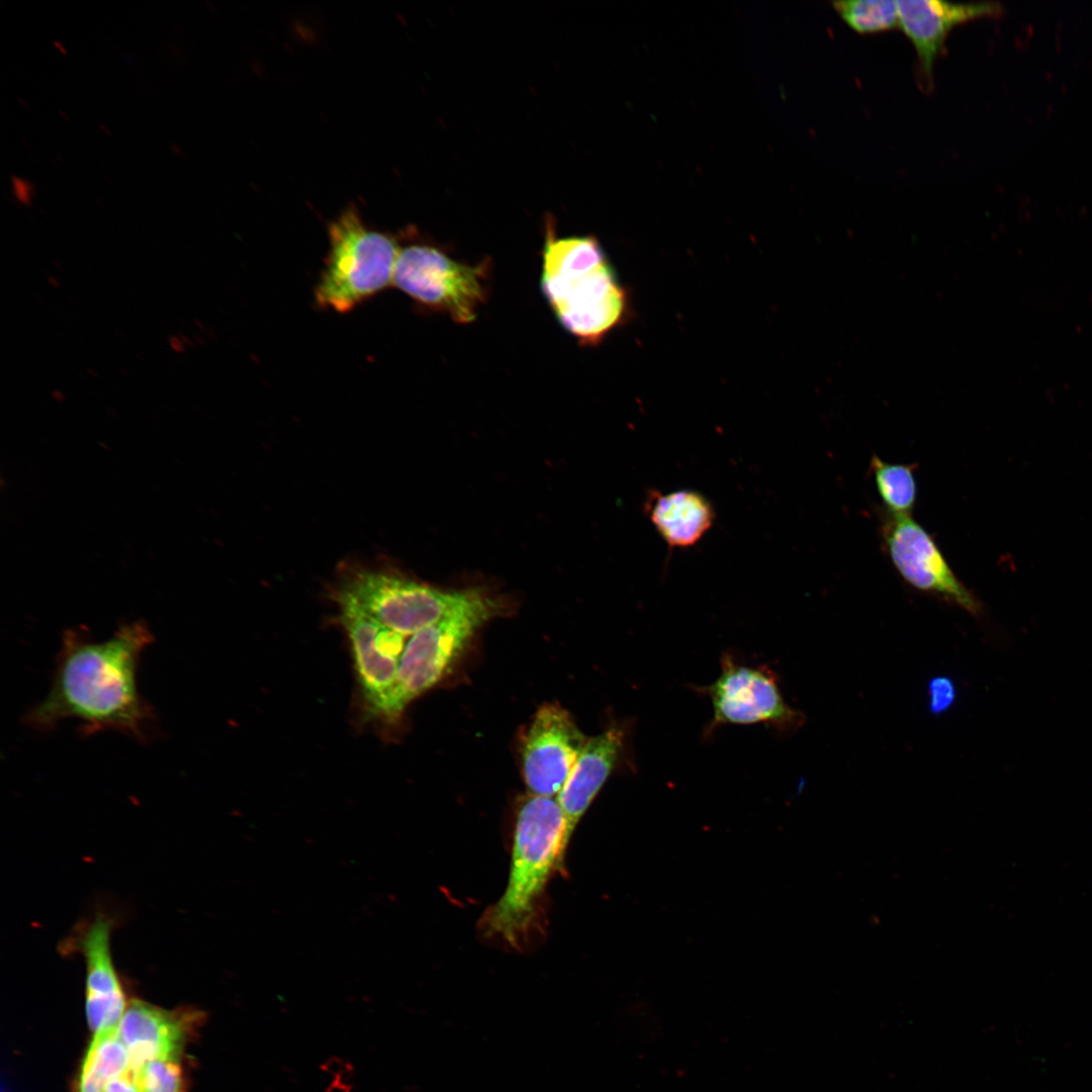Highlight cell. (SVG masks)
Instances as JSON below:
<instances>
[{
  "mask_svg": "<svg viewBox=\"0 0 1092 1092\" xmlns=\"http://www.w3.org/2000/svg\"><path fill=\"white\" fill-rule=\"evenodd\" d=\"M153 642L147 625H121L111 637L94 641L87 633H64L51 689L25 716L38 730L76 719L92 734L117 730L146 740L154 721L152 707L139 692L136 673L144 650Z\"/></svg>",
  "mask_w": 1092,
  "mask_h": 1092,
  "instance_id": "obj_1",
  "label": "cell"
},
{
  "mask_svg": "<svg viewBox=\"0 0 1092 1092\" xmlns=\"http://www.w3.org/2000/svg\"><path fill=\"white\" fill-rule=\"evenodd\" d=\"M541 289L559 324L582 345H598L623 323L628 296L594 236L557 237L546 219Z\"/></svg>",
  "mask_w": 1092,
  "mask_h": 1092,
  "instance_id": "obj_2",
  "label": "cell"
},
{
  "mask_svg": "<svg viewBox=\"0 0 1092 1092\" xmlns=\"http://www.w3.org/2000/svg\"><path fill=\"white\" fill-rule=\"evenodd\" d=\"M565 820L556 797L530 795L516 821L508 886L488 907L479 929L485 938L521 950L540 929L546 885L562 867Z\"/></svg>",
  "mask_w": 1092,
  "mask_h": 1092,
  "instance_id": "obj_3",
  "label": "cell"
},
{
  "mask_svg": "<svg viewBox=\"0 0 1092 1092\" xmlns=\"http://www.w3.org/2000/svg\"><path fill=\"white\" fill-rule=\"evenodd\" d=\"M329 252L314 288L318 307L348 312L392 285L397 240L367 226L350 205L328 225Z\"/></svg>",
  "mask_w": 1092,
  "mask_h": 1092,
  "instance_id": "obj_4",
  "label": "cell"
},
{
  "mask_svg": "<svg viewBox=\"0 0 1092 1092\" xmlns=\"http://www.w3.org/2000/svg\"><path fill=\"white\" fill-rule=\"evenodd\" d=\"M497 609L495 600L485 594L470 606L414 634L404 646L393 687L371 714L388 720L397 718L413 700L441 680L477 629Z\"/></svg>",
  "mask_w": 1092,
  "mask_h": 1092,
  "instance_id": "obj_5",
  "label": "cell"
},
{
  "mask_svg": "<svg viewBox=\"0 0 1092 1092\" xmlns=\"http://www.w3.org/2000/svg\"><path fill=\"white\" fill-rule=\"evenodd\" d=\"M483 595L479 589L443 590L396 573L367 569L352 573L337 593L404 637L470 606Z\"/></svg>",
  "mask_w": 1092,
  "mask_h": 1092,
  "instance_id": "obj_6",
  "label": "cell"
},
{
  "mask_svg": "<svg viewBox=\"0 0 1092 1092\" xmlns=\"http://www.w3.org/2000/svg\"><path fill=\"white\" fill-rule=\"evenodd\" d=\"M489 267L488 260L468 265L433 245L413 243L400 247L392 285L421 306L469 324L485 301Z\"/></svg>",
  "mask_w": 1092,
  "mask_h": 1092,
  "instance_id": "obj_7",
  "label": "cell"
},
{
  "mask_svg": "<svg viewBox=\"0 0 1092 1092\" xmlns=\"http://www.w3.org/2000/svg\"><path fill=\"white\" fill-rule=\"evenodd\" d=\"M696 692L708 697L713 718L706 736L725 724L764 723L783 732L800 728L804 715L784 700L776 675L768 668L737 661L729 652L721 656V673Z\"/></svg>",
  "mask_w": 1092,
  "mask_h": 1092,
  "instance_id": "obj_8",
  "label": "cell"
},
{
  "mask_svg": "<svg viewBox=\"0 0 1092 1092\" xmlns=\"http://www.w3.org/2000/svg\"><path fill=\"white\" fill-rule=\"evenodd\" d=\"M882 535L892 564L908 584L973 616L983 615L982 602L958 578L930 534L911 515L886 512Z\"/></svg>",
  "mask_w": 1092,
  "mask_h": 1092,
  "instance_id": "obj_9",
  "label": "cell"
},
{
  "mask_svg": "<svg viewBox=\"0 0 1092 1092\" xmlns=\"http://www.w3.org/2000/svg\"><path fill=\"white\" fill-rule=\"evenodd\" d=\"M587 739L565 709L541 706L523 743V775L530 795L556 797Z\"/></svg>",
  "mask_w": 1092,
  "mask_h": 1092,
  "instance_id": "obj_10",
  "label": "cell"
},
{
  "mask_svg": "<svg viewBox=\"0 0 1092 1092\" xmlns=\"http://www.w3.org/2000/svg\"><path fill=\"white\" fill-rule=\"evenodd\" d=\"M114 923L109 915L96 914L89 922L81 923L62 945L64 952L84 958L85 1008L94 1034L116 1027L128 1005L111 952Z\"/></svg>",
  "mask_w": 1092,
  "mask_h": 1092,
  "instance_id": "obj_11",
  "label": "cell"
},
{
  "mask_svg": "<svg viewBox=\"0 0 1092 1092\" xmlns=\"http://www.w3.org/2000/svg\"><path fill=\"white\" fill-rule=\"evenodd\" d=\"M336 599L358 680L371 713L396 680L404 636L388 629L350 600L338 596Z\"/></svg>",
  "mask_w": 1092,
  "mask_h": 1092,
  "instance_id": "obj_12",
  "label": "cell"
},
{
  "mask_svg": "<svg viewBox=\"0 0 1092 1092\" xmlns=\"http://www.w3.org/2000/svg\"><path fill=\"white\" fill-rule=\"evenodd\" d=\"M897 6L899 27L916 51L920 80L926 89L932 87L933 66L953 28L976 18L1003 12L1002 5L994 1L899 0Z\"/></svg>",
  "mask_w": 1092,
  "mask_h": 1092,
  "instance_id": "obj_13",
  "label": "cell"
},
{
  "mask_svg": "<svg viewBox=\"0 0 1092 1092\" xmlns=\"http://www.w3.org/2000/svg\"><path fill=\"white\" fill-rule=\"evenodd\" d=\"M627 742L625 726L613 724L585 742L563 788L556 796L565 820L562 855L579 819L617 766Z\"/></svg>",
  "mask_w": 1092,
  "mask_h": 1092,
  "instance_id": "obj_14",
  "label": "cell"
},
{
  "mask_svg": "<svg viewBox=\"0 0 1092 1092\" xmlns=\"http://www.w3.org/2000/svg\"><path fill=\"white\" fill-rule=\"evenodd\" d=\"M193 1014L165 1010L133 999L117 1024L116 1033L135 1067L158 1058L179 1059L186 1035L184 1027Z\"/></svg>",
  "mask_w": 1092,
  "mask_h": 1092,
  "instance_id": "obj_15",
  "label": "cell"
},
{
  "mask_svg": "<svg viewBox=\"0 0 1092 1092\" xmlns=\"http://www.w3.org/2000/svg\"><path fill=\"white\" fill-rule=\"evenodd\" d=\"M648 515L656 531L673 548H687L699 542L715 517L710 502L688 489L654 494Z\"/></svg>",
  "mask_w": 1092,
  "mask_h": 1092,
  "instance_id": "obj_16",
  "label": "cell"
},
{
  "mask_svg": "<svg viewBox=\"0 0 1092 1092\" xmlns=\"http://www.w3.org/2000/svg\"><path fill=\"white\" fill-rule=\"evenodd\" d=\"M133 1067L129 1051L119 1039L116 1027L95 1033L82 1066L79 1092H103L111 1079Z\"/></svg>",
  "mask_w": 1092,
  "mask_h": 1092,
  "instance_id": "obj_17",
  "label": "cell"
},
{
  "mask_svg": "<svg viewBox=\"0 0 1092 1092\" xmlns=\"http://www.w3.org/2000/svg\"><path fill=\"white\" fill-rule=\"evenodd\" d=\"M871 469L887 512L910 515L917 496L914 465L889 463L873 455Z\"/></svg>",
  "mask_w": 1092,
  "mask_h": 1092,
  "instance_id": "obj_18",
  "label": "cell"
},
{
  "mask_svg": "<svg viewBox=\"0 0 1092 1092\" xmlns=\"http://www.w3.org/2000/svg\"><path fill=\"white\" fill-rule=\"evenodd\" d=\"M831 4L839 17L857 33L873 34L899 27L897 1L844 0Z\"/></svg>",
  "mask_w": 1092,
  "mask_h": 1092,
  "instance_id": "obj_19",
  "label": "cell"
},
{
  "mask_svg": "<svg viewBox=\"0 0 1092 1092\" xmlns=\"http://www.w3.org/2000/svg\"><path fill=\"white\" fill-rule=\"evenodd\" d=\"M178 1058H158L136 1067L142 1092H184V1081Z\"/></svg>",
  "mask_w": 1092,
  "mask_h": 1092,
  "instance_id": "obj_20",
  "label": "cell"
},
{
  "mask_svg": "<svg viewBox=\"0 0 1092 1092\" xmlns=\"http://www.w3.org/2000/svg\"><path fill=\"white\" fill-rule=\"evenodd\" d=\"M930 711L940 714L946 711L954 702L956 688L953 681L945 676H937L929 682Z\"/></svg>",
  "mask_w": 1092,
  "mask_h": 1092,
  "instance_id": "obj_21",
  "label": "cell"
},
{
  "mask_svg": "<svg viewBox=\"0 0 1092 1092\" xmlns=\"http://www.w3.org/2000/svg\"><path fill=\"white\" fill-rule=\"evenodd\" d=\"M103 1092H142L138 1082L136 1067L111 1079L105 1085Z\"/></svg>",
  "mask_w": 1092,
  "mask_h": 1092,
  "instance_id": "obj_22",
  "label": "cell"
},
{
  "mask_svg": "<svg viewBox=\"0 0 1092 1092\" xmlns=\"http://www.w3.org/2000/svg\"><path fill=\"white\" fill-rule=\"evenodd\" d=\"M12 191L13 195L18 202L23 205H30L32 198V185L28 180L12 176Z\"/></svg>",
  "mask_w": 1092,
  "mask_h": 1092,
  "instance_id": "obj_23",
  "label": "cell"
},
{
  "mask_svg": "<svg viewBox=\"0 0 1092 1092\" xmlns=\"http://www.w3.org/2000/svg\"><path fill=\"white\" fill-rule=\"evenodd\" d=\"M324 1069L329 1074H331V1075H333L335 1077H338V1078L343 1073H345L347 1070H349L348 1065L345 1062H343L342 1060L336 1059V1058H333V1059L329 1060L324 1065Z\"/></svg>",
  "mask_w": 1092,
  "mask_h": 1092,
  "instance_id": "obj_24",
  "label": "cell"
},
{
  "mask_svg": "<svg viewBox=\"0 0 1092 1092\" xmlns=\"http://www.w3.org/2000/svg\"><path fill=\"white\" fill-rule=\"evenodd\" d=\"M169 343H170V346L172 347V349L177 351V352H182L184 350V348H185L183 342L178 337H175V336L170 338Z\"/></svg>",
  "mask_w": 1092,
  "mask_h": 1092,
  "instance_id": "obj_25",
  "label": "cell"
},
{
  "mask_svg": "<svg viewBox=\"0 0 1092 1092\" xmlns=\"http://www.w3.org/2000/svg\"><path fill=\"white\" fill-rule=\"evenodd\" d=\"M326 1092H348V1085L341 1082L333 1083Z\"/></svg>",
  "mask_w": 1092,
  "mask_h": 1092,
  "instance_id": "obj_26",
  "label": "cell"
}]
</instances>
